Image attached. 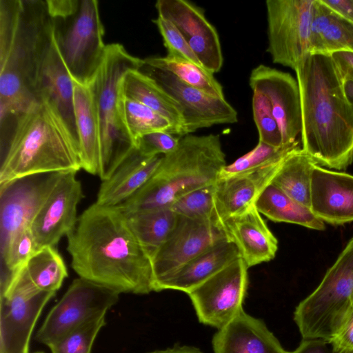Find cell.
I'll use <instances>...</instances> for the list:
<instances>
[{
    "label": "cell",
    "instance_id": "1",
    "mask_svg": "<svg viewBox=\"0 0 353 353\" xmlns=\"http://www.w3.org/2000/svg\"><path fill=\"white\" fill-rule=\"evenodd\" d=\"M67 239L71 266L79 277L120 294L154 291L151 258L118 208L92 204Z\"/></svg>",
    "mask_w": 353,
    "mask_h": 353
},
{
    "label": "cell",
    "instance_id": "2",
    "mask_svg": "<svg viewBox=\"0 0 353 353\" xmlns=\"http://www.w3.org/2000/svg\"><path fill=\"white\" fill-rule=\"evenodd\" d=\"M46 0H0V126L39 101L36 88L53 43Z\"/></svg>",
    "mask_w": 353,
    "mask_h": 353
},
{
    "label": "cell",
    "instance_id": "3",
    "mask_svg": "<svg viewBox=\"0 0 353 353\" xmlns=\"http://www.w3.org/2000/svg\"><path fill=\"white\" fill-rule=\"evenodd\" d=\"M302 150L319 166L345 170L353 161V104L330 54H310L295 70Z\"/></svg>",
    "mask_w": 353,
    "mask_h": 353
},
{
    "label": "cell",
    "instance_id": "4",
    "mask_svg": "<svg viewBox=\"0 0 353 353\" xmlns=\"http://www.w3.org/2000/svg\"><path fill=\"white\" fill-rule=\"evenodd\" d=\"M0 142V184L31 174L81 169L78 144L43 101L18 117Z\"/></svg>",
    "mask_w": 353,
    "mask_h": 353
},
{
    "label": "cell",
    "instance_id": "5",
    "mask_svg": "<svg viewBox=\"0 0 353 353\" xmlns=\"http://www.w3.org/2000/svg\"><path fill=\"white\" fill-rule=\"evenodd\" d=\"M225 165L219 134L185 135L143 187L117 208L124 214L170 208L185 194L215 183Z\"/></svg>",
    "mask_w": 353,
    "mask_h": 353
},
{
    "label": "cell",
    "instance_id": "6",
    "mask_svg": "<svg viewBox=\"0 0 353 353\" xmlns=\"http://www.w3.org/2000/svg\"><path fill=\"white\" fill-rule=\"evenodd\" d=\"M140 59L120 43L108 44L96 74L90 82L94 95L99 125L98 175L102 181L136 150L123 122L121 110V86L124 75L137 68Z\"/></svg>",
    "mask_w": 353,
    "mask_h": 353
},
{
    "label": "cell",
    "instance_id": "7",
    "mask_svg": "<svg viewBox=\"0 0 353 353\" xmlns=\"http://www.w3.org/2000/svg\"><path fill=\"white\" fill-rule=\"evenodd\" d=\"M52 19L55 45L73 80L90 83L107 48L98 1L77 0L70 13Z\"/></svg>",
    "mask_w": 353,
    "mask_h": 353
},
{
    "label": "cell",
    "instance_id": "8",
    "mask_svg": "<svg viewBox=\"0 0 353 353\" xmlns=\"http://www.w3.org/2000/svg\"><path fill=\"white\" fill-rule=\"evenodd\" d=\"M315 0H267V52L273 63L294 71L310 54Z\"/></svg>",
    "mask_w": 353,
    "mask_h": 353
},
{
    "label": "cell",
    "instance_id": "9",
    "mask_svg": "<svg viewBox=\"0 0 353 353\" xmlns=\"http://www.w3.org/2000/svg\"><path fill=\"white\" fill-rule=\"evenodd\" d=\"M118 292L89 280L74 279L48 314L36 335L50 347L68 332L97 317L105 315L119 298Z\"/></svg>",
    "mask_w": 353,
    "mask_h": 353
},
{
    "label": "cell",
    "instance_id": "10",
    "mask_svg": "<svg viewBox=\"0 0 353 353\" xmlns=\"http://www.w3.org/2000/svg\"><path fill=\"white\" fill-rule=\"evenodd\" d=\"M55 294L37 289L26 267L19 272L0 294V353H29L36 322Z\"/></svg>",
    "mask_w": 353,
    "mask_h": 353
},
{
    "label": "cell",
    "instance_id": "11",
    "mask_svg": "<svg viewBox=\"0 0 353 353\" xmlns=\"http://www.w3.org/2000/svg\"><path fill=\"white\" fill-rule=\"evenodd\" d=\"M248 269L239 257L188 293L200 323L219 330L243 310Z\"/></svg>",
    "mask_w": 353,
    "mask_h": 353
},
{
    "label": "cell",
    "instance_id": "12",
    "mask_svg": "<svg viewBox=\"0 0 353 353\" xmlns=\"http://www.w3.org/2000/svg\"><path fill=\"white\" fill-rule=\"evenodd\" d=\"M137 70L152 79L182 110L184 135L214 125L238 121L236 110L225 100L190 86L165 69L140 59Z\"/></svg>",
    "mask_w": 353,
    "mask_h": 353
},
{
    "label": "cell",
    "instance_id": "13",
    "mask_svg": "<svg viewBox=\"0 0 353 353\" xmlns=\"http://www.w3.org/2000/svg\"><path fill=\"white\" fill-rule=\"evenodd\" d=\"M65 172L19 177L0 184V252L12 237L30 225Z\"/></svg>",
    "mask_w": 353,
    "mask_h": 353
},
{
    "label": "cell",
    "instance_id": "14",
    "mask_svg": "<svg viewBox=\"0 0 353 353\" xmlns=\"http://www.w3.org/2000/svg\"><path fill=\"white\" fill-rule=\"evenodd\" d=\"M225 240L228 239L222 223L179 216L174 230L152 257L154 283Z\"/></svg>",
    "mask_w": 353,
    "mask_h": 353
},
{
    "label": "cell",
    "instance_id": "15",
    "mask_svg": "<svg viewBox=\"0 0 353 353\" xmlns=\"http://www.w3.org/2000/svg\"><path fill=\"white\" fill-rule=\"evenodd\" d=\"M249 84L252 92H259L268 99L283 145L299 143L296 138L301 132L302 117L297 81L288 72L260 64L251 71Z\"/></svg>",
    "mask_w": 353,
    "mask_h": 353
},
{
    "label": "cell",
    "instance_id": "16",
    "mask_svg": "<svg viewBox=\"0 0 353 353\" xmlns=\"http://www.w3.org/2000/svg\"><path fill=\"white\" fill-rule=\"evenodd\" d=\"M155 8L158 16L176 26L203 68L212 74L221 70L223 57L219 37L202 8L185 0H158Z\"/></svg>",
    "mask_w": 353,
    "mask_h": 353
},
{
    "label": "cell",
    "instance_id": "17",
    "mask_svg": "<svg viewBox=\"0 0 353 353\" xmlns=\"http://www.w3.org/2000/svg\"><path fill=\"white\" fill-rule=\"evenodd\" d=\"M77 173H63L30 225L39 250L55 247L77 225V206L84 196Z\"/></svg>",
    "mask_w": 353,
    "mask_h": 353
},
{
    "label": "cell",
    "instance_id": "18",
    "mask_svg": "<svg viewBox=\"0 0 353 353\" xmlns=\"http://www.w3.org/2000/svg\"><path fill=\"white\" fill-rule=\"evenodd\" d=\"M290 152L254 170L218 179L215 183L214 193L217 221L223 223L227 219L241 213L254 205L259 194L272 183Z\"/></svg>",
    "mask_w": 353,
    "mask_h": 353
},
{
    "label": "cell",
    "instance_id": "19",
    "mask_svg": "<svg viewBox=\"0 0 353 353\" xmlns=\"http://www.w3.org/2000/svg\"><path fill=\"white\" fill-rule=\"evenodd\" d=\"M310 209L330 224L353 221V175L316 165L311 176Z\"/></svg>",
    "mask_w": 353,
    "mask_h": 353
},
{
    "label": "cell",
    "instance_id": "20",
    "mask_svg": "<svg viewBox=\"0 0 353 353\" xmlns=\"http://www.w3.org/2000/svg\"><path fill=\"white\" fill-rule=\"evenodd\" d=\"M36 95L39 102H45L52 109L79 145L74 114V80L54 40L40 71Z\"/></svg>",
    "mask_w": 353,
    "mask_h": 353
},
{
    "label": "cell",
    "instance_id": "21",
    "mask_svg": "<svg viewBox=\"0 0 353 353\" xmlns=\"http://www.w3.org/2000/svg\"><path fill=\"white\" fill-rule=\"evenodd\" d=\"M228 239L236 246L248 268L273 259L278 241L255 205L223 223Z\"/></svg>",
    "mask_w": 353,
    "mask_h": 353
},
{
    "label": "cell",
    "instance_id": "22",
    "mask_svg": "<svg viewBox=\"0 0 353 353\" xmlns=\"http://www.w3.org/2000/svg\"><path fill=\"white\" fill-rule=\"evenodd\" d=\"M214 353H288L260 319L241 312L212 338Z\"/></svg>",
    "mask_w": 353,
    "mask_h": 353
},
{
    "label": "cell",
    "instance_id": "23",
    "mask_svg": "<svg viewBox=\"0 0 353 353\" xmlns=\"http://www.w3.org/2000/svg\"><path fill=\"white\" fill-rule=\"evenodd\" d=\"M240 257L234 243L223 241L200 254L172 274L156 281L154 291L174 290L188 293Z\"/></svg>",
    "mask_w": 353,
    "mask_h": 353
},
{
    "label": "cell",
    "instance_id": "24",
    "mask_svg": "<svg viewBox=\"0 0 353 353\" xmlns=\"http://www.w3.org/2000/svg\"><path fill=\"white\" fill-rule=\"evenodd\" d=\"M162 156L145 157L136 149L109 179L102 181L96 203L117 207L130 199L152 176Z\"/></svg>",
    "mask_w": 353,
    "mask_h": 353
},
{
    "label": "cell",
    "instance_id": "25",
    "mask_svg": "<svg viewBox=\"0 0 353 353\" xmlns=\"http://www.w3.org/2000/svg\"><path fill=\"white\" fill-rule=\"evenodd\" d=\"M74 103L81 169L98 174L99 125L96 101L90 85L74 81Z\"/></svg>",
    "mask_w": 353,
    "mask_h": 353
},
{
    "label": "cell",
    "instance_id": "26",
    "mask_svg": "<svg viewBox=\"0 0 353 353\" xmlns=\"http://www.w3.org/2000/svg\"><path fill=\"white\" fill-rule=\"evenodd\" d=\"M121 92L123 97L139 102L165 117L171 125L170 134L185 136L182 110L179 103L137 68L124 75Z\"/></svg>",
    "mask_w": 353,
    "mask_h": 353
},
{
    "label": "cell",
    "instance_id": "27",
    "mask_svg": "<svg viewBox=\"0 0 353 353\" xmlns=\"http://www.w3.org/2000/svg\"><path fill=\"white\" fill-rule=\"evenodd\" d=\"M353 52V23L343 18L322 0H315L310 36V54Z\"/></svg>",
    "mask_w": 353,
    "mask_h": 353
},
{
    "label": "cell",
    "instance_id": "28",
    "mask_svg": "<svg viewBox=\"0 0 353 353\" xmlns=\"http://www.w3.org/2000/svg\"><path fill=\"white\" fill-rule=\"evenodd\" d=\"M254 205L261 214L272 221L294 223L317 230L325 229L324 222L310 208L294 200L272 183L259 194Z\"/></svg>",
    "mask_w": 353,
    "mask_h": 353
},
{
    "label": "cell",
    "instance_id": "29",
    "mask_svg": "<svg viewBox=\"0 0 353 353\" xmlns=\"http://www.w3.org/2000/svg\"><path fill=\"white\" fill-rule=\"evenodd\" d=\"M316 165L299 146L286 157L272 183L294 200L310 208L311 176Z\"/></svg>",
    "mask_w": 353,
    "mask_h": 353
},
{
    "label": "cell",
    "instance_id": "30",
    "mask_svg": "<svg viewBox=\"0 0 353 353\" xmlns=\"http://www.w3.org/2000/svg\"><path fill=\"white\" fill-rule=\"evenodd\" d=\"M125 215L131 230L151 259L174 230L179 217L170 208Z\"/></svg>",
    "mask_w": 353,
    "mask_h": 353
},
{
    "label": "cell",
    "instance_id": "31",
    "mask_svg": "<svg viewBox=\"0 0 353 353\" xmlns=\"http://www.w3.org/2000/svg\"><path fill=\"white\" fill-rule=\"evenodd\" d=\"M28 275L39 290L56 293L68 276V270L55 247L39 249L26 265Z\"/></svg>",
    "mask_w": 353,
    "mask_h": 353
},
{
    "label": "cell",
    "instance_id": "32",
    "mask_svg": "<svg viewBox=\"0 0 353 353\" xmlns=\"http://www.w3.org/2000/svg\"><path fill=\"white\" fill-rule=\"evenodd\" d=\"M145 59L150 63L163 68L179 79L203 92L219 99H225L223 89L214 74L188 61L165 57H151Z\"/></svg>",
    "mask_w": 353,
    "mask_h": 353
},
{
    "label": "cell",
    "instance_id": "33",
    "mask_svg": "<svg viewBox=\"0 0 353 353\" xmlns=\"http://www.w3.org/2000/svg\"><path fill=\"white\" fill-rule=\"evenodd\" d=\"M39 250L30 228L18 232L1 254L0 294L10 285L16 276Z\"/></svg>",
    "mask_w": 353,
    "mask_h": 353
},
{
    "label": "cell",
    "instance_id": "34",
    "mask_svg": "<svg viewBox=\"0 0 353 353\" xmlns=\"http://www.w3.org/2000/svg\"><path fill=\"white\" fill-rule=\"evenodd\" d=\"M120 105L123 122L134 143L146 134L157 131L170 132V122L149 107L122 95Z\"/></svg>",
    "mask_w": 353,
    "mask_h": 353
},
{
    "label": "cell",
    "instance_id": "35",
    "mask_svg": "<svg viewBox=\"0 0 353 353\" xmlns=\"http://www.w3.org/2000/svg\"><path fill=\"white\" fill-rule=\"evenodd\" d=\"M214 193L215 183L196 189L178 199L170 208L179 216L218 221L215 213Z\"/></svg>",
    "mask_w": 353,
    "mask_h": 353
},
{
    "label": "cell",
    "instance_id": "36",
    "mask_svg": "<svg viewBox=\"0 0 353 353\" xmlns=\"http://www.w3.org/2000/svg\"><path fill=\"white\" fill-rule=\"evenodd\" d=\"M298 146L299 143L278 148L259 142L251 151L231 164L226 165L220 172L218 179L228 178L254 170L285 156Z\"/></svg>",
    "mask_w": 353,
    "mask_h": 353
},
{
    "label": "cell",
    "instance_id": "37",
    "mask_svg": "<svg viewBox=\"0 0 353 353\" xmlns=\"http://www.w3.org/2000/svg\"><path fill=\"white\" fill-rule=\"evenodd\" d=\"M105 315L97 317L66 334L49 348L52 353H90L94 341L105 324Z\"/></svg>",
    "mask_w": 353,
    "mask_h": 353
},
{
    "label": "cell",
    "instance_id": "38",
    "mask_svg": "<svg viewBox=\"0 0 353 353\" xmlns=\"http://www.w3.org/2000/svg\"><path fill=\"white\" fill-rule=\"evenodd\" d=\"M252 106L253 119L259 132V142L274 148H284L281 133L268 99L264 94L254 91Z\"/></svg>",
    "mask_w": 353,
    "mask_h": 353
},
{
    "label": "cell",
    "instance_id": "39",
    "mask_svg": "<svg viewBox=\"0 0 353 353\" xmlns=\"http://www.w3.org/2000/svg\"><path fill=\"white\" fill-rule=\"evenodd\" d=\"M152 21L162 37L168 51L167 56L184 59L203 67L183 35L171 21L159 16Z\"/></svg>",
    "mask_w": 353,
    "mask_h": 353
},
{
    "label": "cell",
    "instance_id": "40",
    "mask_svg": "<svg viewBox=\"0 0 353 353\" xmlns=\"http://www.w3.org/2000/svg\"><path fill=\"white\" fill-rule=\"evenodd\" d=\"M180 137L166 131H157L146 134L135 141L136 149L145 157L165 155L173 152L178 146Z\"/></svg>",
    "mask_w": 353,
    "mask_h": 353
},
{
    "label": "cell",
    "instance_id": "41",
    "mask_svg": "<svg viewBox=\"0 0 353 353\" xmlns=\"http://www.w3.org/2000/svg\"><path fill=\"white\" fill-rule=\"evenodd\" d=\"M328 342L332 353H353V308Z\"/></svg>",
    "mask_w": 353,
    "mask_h": 353
},
{
    "label": "cell",
    "instance_id": "42",
    "mask_svg": "<svg viewBox=\"0 0 353 353\" xmlns=\"http://www.w3.org/2000/svg\"><path fill=\"white\" fill-rule=\"evenodd\" d=\"M288 353H332L328 341L323 339H303L299 345Z\"/></svg>",
    "mask_w": 353,
    "mask_h": 353
},
{
    "label": "cell",
    "instance_id": "43",
    "mask_svg": "<svg viewBox=\"0 0 353 353\" xmlns=\"http://www.w3.org/2000/svg\"><path fill=\"white\" fill-rule=\"evenodd\" d=\"M334 12L353 23V0H322Z\"/></svg>",
    "mask_w": 353,
    "mask_h": 353
},
{
    "label": "cell",
    "instance_id": "44",
    "mask_svg": "<svg viewBox=\"0 0 353 353\" xmlns=\"http://www.w3.org/2000/svg\"><path fill=\"white\" fill-rule=\"evenodd\" d=\"M340 72H353V52H337L330 54Z\"/></svg>",
    "mask_w": 353,
    "mask_h": 353
},
{
    "label": "cell",
    "instance_id": "45",
    "mask_svg": "<svg viewBox=\"0 0 353 353\" xmlns=\"http://www.w3.org/2000/svg\"><path fill=\"white\" fill-rule=\"evenodd\" d=\"M340 73L343 79V85L345 96L350 103L353 104V72H345Z\"/></svg>",
    "mask_w": 353,
    "mask_h": 353
},
{
    "label": "cell",
    "instance_id": "46",
    "mask_svg": "<svg viewBox=\"0 0 353 353\" xmlns=\"http://www.w3.org/2000/svg\"><path fill=\"white\" fill-rule=\"evenodd\" d=\"M147 353H203L199 349L188 345H176L165 350H155Z\"/></svg>",
    "mask_w": 353,
    "mask_h": 353
},
{
    "label": "cell",
    "instance_id": "47",
    "mask_svg": "<svg viewBox=\"0 0 353 353\" xmlns=\"http://www.w3.org/2000/svg\"><path fill=\"white\" fill-rule=\"evenodd\" d=\"M34 353H45V352L39 351V352H34Z\"/></svg>",
    "mask_w": 353,
    "mask_h": 353
}]
</instances>
